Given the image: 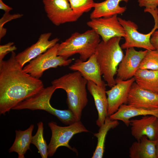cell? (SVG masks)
<instances>
[{
    "label": "cell",
    "mask_w": 158,
    "mask_h": 158,
    "mask_svg": "<svg viewBox=\"0 0 158 158\" xmlns=\"http://www.w3.org/2000/svg\"><path fill=\"white\" fill-rule=\"evenodd\" d=\"M14 51L0 62V114L5 115L19 103L44 87L42 81L25 72Z\"/></svg>",
    "instance_id": "1"
},
{
    "label": "cell",
    "mask_w": 158,
    "mask_h": 158,
    "mask_svg": "<svg viewBox=\"0 0 158 158\" xmlns=\"http://www.w3.org/2000/svg\"><path fill=\"white\" fill-rule=\"evenodd\" d=\"M88 81L78 71L66 74L51 82L57 89H61L67 94L68 109L80 121L82 111L88 100L86 90Z\"/></svg>",
    "instance_id": "2"
},
{
    "label": "cell",
    "mask_w": 158,
    "mask_h": 158,
    "mask_svg": "<svg viewBox=\"0 0 158 158\" xmlns=\"http://www.w3.org/2000/svg\"><path fill=\"white\" fill-rule=\"evenodd\" d=\"M121 38L116 37L100 42L95 53L101 75L111 87L116 83L114 76L124 55L119 44Z\"/></svg>",
    "instance_id": "3"
},
{
    "label": "cell",
    "mask_w": 158,
    "mask_h": 158,
    "mask_svg": "<svg viewBox=\"0 0 158 158\" xmlns=\"http://www.w3.org/2000/svg\"><path fill=\"white\" fill-rule=\"evenodd\" d=\"M100 36L91 29L83 33L75 32L59 44L58 55L66 59L76 54L85 61L94 54L100 42Z\"/></svg>",
    "instance_id": "4"
},
{
    "label": "cell",
    "mask_w": 158,
    "mask_h": 158,
    "mask_svg": "<svg viewBox=\"0 0 158 158\" xmlns=\"http://www.w3.org/2000/svg\"><path fill=\"white\" fill-rule=\"evenodd\" d=\"M56 89V87L52 85L44 88L36 94L19 103L12 109L44 110L54 116L62 123L67 125L78 121L73 113L68 109L67 110H59L51 106L50 101Z\"/></svg>",
    "instance_id": "5"
},
{
    "label": "cell",
    "mask_w": 158,
    "mask_h": 158,
    "mask_svg": "<svg viewBox=\"0 0 158 158\" xmlns=\"http://www.w3.org/2000/svg\"><path fill=\"white\" fill-rule=\"evenodd\" d=\"M59 44L57 43L30 61L23 68L24 71L33 77L39 79L44 72L49 68L70 65L73 61L72 59H66L58 55Z\"/></svg>",
    "instance_id": "6"
},
{
    "label": "cell",
    "mask_w": 158,
    "mask_h": 158,
    "mask_svg": "<svg viewBox=\"0 0 158 158\" xmlns=\"http://www.w3.org/2000/svg\"><path fill=\"white\" fill-rule=\"evenodd\" d=\"M48 125L51 132V139L48 145V155L49 157L53 156L57 149L61 146L66 147L77 153L75 148L69 145V141L76 134L89 132L80 121L66 126H59L54 121L49 122Z\"/></svg>",
    "instance_id": "7"
},
{
    "label": "cell",
    "mask_w": 158,
    "mask_h": 158,
    "mask_svg": "<svg viewBox=\"0 0 158 158\" xmlns=\"http://www.w3.org/2000/svg\"><path fill=\"white\" fill-rule=\"evenodd\" d=\"M118 20L124 29L125 36V42L121 46L122 49L135 47L142 48L147 50H155L152 45L150 38L152 33L158 27L154 25L149 33L144 34L138 30V26L130 20H126L118 17Z\"/></svg>",
    "instance_id": "8"
},
{
    "label": "cell",
    "mask_w": 158,
    "mask_h": 158,
    "mask_svg": "<svg viewBox=\"0 0 158 158\" xmlns=\"http://www.w3.org/2000/svg\"><path fill=\"white\" fill-rule=\"evenodd\" d=\"M42 2L47 17L56 26L78 19L68 0H42Z\"/></svg>",
    "instance_id": "9"
},
{
    "label": "cell",
    "mask_w": 158,
    "mask_h": 158,
    "mask_svg": "<svg viewBox=\"0 0 158 158\" xmlns=\"http://www.w3.org/2000/svg\"><path fill=\"white\" fill-rule=\"evenodd\" d=\"M117 15L91 19L87 25L94 30L104 42L116 37H124V28L119 22Z\"/></svg>",
    "instance_id": "10"
},
{
    "label": "cell",
    "mask_w": 158,
    "mask_h": 158,
    "mask_svg": "<svg viewBox=\"0 0 158 158\" xmlns=\"http://www.w3.org/2000/svg\"><path fill=\"white\" fill-rule=\"evenodd\" d=\"M115 80V85L110 90L106 91L107 96L108 116L116 112L121 105L127 103L130 90L135 82L134 77L126 80L116 79Z\"/></svg>",
    "instance_id": "11"
},
{
    "label": "cell",
    "mask_w": 158,
    "mask_h": 158,
    "mask_svg": "<svg viewBox=\"0 0 158 158\" xmlns=\"http://www.w3.org/2000/svg\"><path fill=\"white\" fill-rule=\"evenodd\" d=\"M147 51H138L134 47L126 49L125 54L118 67L116 79L126 80L133 77Z\"/></svg>",
    "instance_id": "12"
},
{
    "label": "cell",
    "mask_w": 158,
    "mask_h": 158,
    "mask_svg": "<svg viewBox=\"0 0 158 158\" xmlns=\"http://www.w3.org/2000/svg\"><path fill=\"white\" fill-rule=\"evenodd\" d=\"M51 35L50 32L41 34L35 43L16 54V59L22 67L26 63L57 43L59 40L58 37L49 40Z\"/></svg>",
    "instance_id": "13"
},
{
    "label": "cell",
    "mask_w": 158,
    "mask_h": 158,
    "mask_svg": "<svg viewBox=\"0 0 158 158\" xmlns=\"http://www.w3.org/2000/svg\"><path fill=\"white\" fill-rule=\"evenodd\" d=\"M132 135L139 140L143 136L151 140L158 138V118L153 115L144 116L140 119L130 120Z\"/></svg>",
    "instance_id": "14"
},
{
    "label": "cell",
    "mask_w": 158,
    "mask_h": 158,
    "mask_svg": "<svg viewBox=\"0 0 158 158\" xmlns=\"http://www.w3.org/2000/svg\"><path fill=\"white\" fill-rule=\"evenodd\" d=\"M128 104L147 109L158 108V94L140 87L135 82L130 88Z\"/></svg>",
    "instance_id": "15"
},
{
    "label": "cell",
    "mask_w": 158,
    "mask_h": 158,
    "mask_svg": "<svg viewBox=\"0 0 158 158\" xmlns=\"http://www.w3.org/2000/svg\"><path fill=\"white\" fill-rule=\"evenodd\" d=\"M69 68L79 72L87 81H92L99 86L106 89L105 84L101 78L100 69L95 54L85 61L80 59H76Z\"/></svg>",
    "instance_id": "16"
},
{
    "label": "cell",
    "mask_w": 158,
    "mask_h": 158,
    "mask_svg": "<svg viewBox=\"0 0 158 158\" xmlns=\"http://www.w3.org/2000/svg\"><path fill=\"white\" fill-rule=\"evenodd\" d=\"M87 88L94 99L98 113L96 123L100 127L104 124L107 116L108 103L106 89L99 86L90 81H87Z\"/></svg>",
    "instance_id": "17"
},
{
    "label": "cell",
    "mask_w": 158,
    "mask_h": 158,
    "mask_svg": "<svg viewBox=\"0 0 158 158\" xmlns=\"http://www.w3.org/2000/svg\"><path fill=\"white\" fill-rule=\"evenodd\" d=\"M146 115H153L158 118V108L147 109L123 104L116 112L109 117L112 120L122 121L128 127L130 125L131 118L139 116Z\"/></svg>",
    "instance_id": "18"
},
{
    "label": "cell",
    "mask_w": 158,
    "mask_h": 158,
    "mask_svg": "<svg viewBox=\"0 0 158 158\" xmlns=\"http://www.w3.org/2000/svg\"><path fill=\"white\" fill-rule=\"evenodd\" d=\"M129 0H105L100 3H95L94 10L90 15V19L111 16L121 14L126 10L119 3L121 1L127 2Z\"/></svg>",
    "instance_id": "19"
},
{
    "label": "cell",
    "mask_w": 158,
    "mask_h": 158,
    "mask_svg": "<svg viewBox=\"0 0 158 158\" xmlns=\"http://www.w3.org/2000/svg\"><path fill=\"white\" fill-rule=\"evenodd\" d=\"M156 140L149 139L145 136L133 143L129 149L131 158H157Z\"/></svg>",
    "instance_id": "20"
},
{
    "label": "cell",
    "mask_w": 158,
    "mask_h": 158,
    "mask_svg": "<svg viewBox=\"0 0 158 158\" xmlns=\"http://www.w3.org/2000/svg\"><path fill=\"white\" fill-rule=\"evenodd\" d=\"M33 124L24 130L15 131L16 137L14 142L8 150L9 152H15L18 155V158H25L24 155L28 150H30V145L34 128Z\"/></svg>",
    "instance_id": "21"
},
{
    "label": "cell",
    "mask_w": 158,
    "mask_h": 158,
    "mask_svg": "<svg viewBox=\"0 0 158 158\" xmlns=\"http://www.w3.org/2000/svg\"><path fill=\"white\" fill-rule=\"evenodd\" d=\"M134 77L140 87L158 93V70L138 69Z\"/></svg>",
    "instance_id": "22"
},
{
    "label": "cell",
    "mask_w": 158,
    "mask_h": 158,
    "mask_svg": "<svg viewBox=\"0 0 158 158\" xmlns=\"http://www.w3.org/2000/svg\"><path fill=\"white\" fill-rule=\"evenodd\" d=\"M119 124L117 120H112L107 116L104 124L100 127L97 133L94 135L97 139V144L92 158L103 157L105 149V143L106 135L111 129L116 128Z\"/></svg>",
    "instance_id": "23"
},
{
    "label": "cell",
    "mask_w": 158,
    "mask_h": 158,
    "mask_svg": "<svg viewBox=\"0 0 158 158\" xmlns=\"http://www.w3.org/2000/svg\"><path fill=\"white\" fill-rule=\"evenodd\" d=\"M37 130L35 134L32 136L31 143L37 149L42 158H47L48 155V145L44 137V125L42 121L37 123Z\"/></svg>",
    "instance_id": "24"
},
{
    "label": "cell",
    "mask_w": 158,
    "mask_h": 158,
    "mask_svg": "<svg viewBox=\"0 0 158 158\" xmlns=\"http://www.w3.org/2000/svg\"><path fill=\"white\" fill-rule=\"evenodd\" d=\"M73 12L79 19L83 13L93 8L94 0H68Z\"/></svg>",
    "instance_id": "25"
},
{
    "label": "cell",
    "mask_w": 158,
    "mask_h": 158,
    "mask_svg": "<svg viewBox=\"0 0 158 158\" xmlns=\"http://www.w3.org/2000/svg\"><path fill=\"white\" fill-rule=\"evenodd\" d=\"M139 69L158 70V51L147 50L140 63Z\"/></svg>",
    "instance_id": "26"
},
{
    "label": "cell",
    "mask_w": 158,
    "mask_h": 158,
    "mask_svg": "<svg viewBox=\"0 0 158 158\" xmlns=\"http://www.w3.org/2000/svg\"><path fill=\"white\" fill-rule=\"evenodd\" d=\"M140 7H145V12L150 13L153 16L154 24L158 25V0H138Z\"/></svg>",
    "instance_id": "27"
},
{
    "label": "cell",
    "mask_w": 158,
    "mask_h": 158,
    "mask_svg": "<svg viewBox=\"0 0 158 158\" xmlns=\"http://www.w3.org/2000/svg\"><path fill=\"white\" fill-rule=\"evenodd\" d=\"M23 14L15 13L10 14L9 13H5L0 19V39L3 37L6 34L7 30L4 28V25L7 22L13 20L21 18Z\"/></svg>",
    "instance_id": "28"
},
{
    "label": "cell",
    "mask_w": 158,
    "mask_h": 158,
    "mask_svg": "<svg viewBox=\"0 0 158 158\" xmlns=\"http://www.w3.org/2000/svg\"><path fill=\"white\" fill-rule=\"evenodd\" d=\"M13 42H9L0 46V62L3 60L5 56L8 53L16 50L17 48Z\"/></svg>",
    "instance_id": "29"
},
{
    "label": "cell",
    "mask_w": 158,
    "mask_h": 158,
    "mask_svg": "<svg viewBox=\"0 0 158 158\" xmlns=\"http://www.w3.org/2000/svg\"><path fill=\"white\" fill-rule=\"evenodd\" d=\"M150 41L155 50L158 51V29L152 34Z\"/></svg>",
    "instance_id": "30"
},
{
    "label": "cell",
    "mask_w": 158,
    "mask_h": 158,
    "mask_svg": "<svg viewBox=\"0 0 158 158\" xmlns=\"http://www.w3.org/2000/svg\"><path fill=\"white\" fill-rule=\"evenodd\" d=\"M0 9L4 11L5 13H9L13 8L6 4L2 0H0Z\"/></svg>",
    "instance_id": "31"
},
{
    "label": "cell",
    "mask_w": 158,
    "mask_h": 158,
    "mask_svg": "<svg viewBox=\"0 0 158 158\" xmlns=\"http://www.w3.org/2000/svg\"><path fill=\"white\" fill-rule=\"evenodd\" d=\"M156 149L157 158H158V138L156 140Z\"/></svg>",
    "instance_id": "32"
},
{
    "label": "cell",
    "mask_w": 158,
    "mask_h": 158,
    "mask_svg": "<svg viewBox=\"0 0 158 158\" xmlns=\"http://www.w3.org/2000/svg\"></svg>",
    "instance_id": "33"
}]
</instances>
